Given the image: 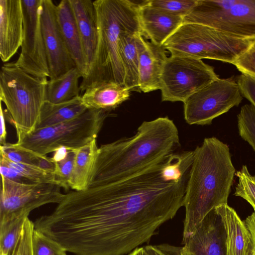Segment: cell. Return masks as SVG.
<instances>
[{
	"instance_id": "6da1fadb",
	"label": "cell",
	"mask_w": 255,
	"mask_h": 255,
	"mask_svg": "<svg viewBox=\"0 0 255 255\" xmlns=\"http://www.w3.org/2000/svg\"><path fill=\"white\" fill-rule=\"evenodd\" d=\"M169 155L115 181L91 175L86 189L64 194L40 218L41 231L75 255H124L148 243L184 204L189 175L166 179Z\"/></svg>"
},
{
	"instance_id": "7a4b0ae2",
	"label": "cell",
	"mask_w": 255,
	"mask_h": 255,
	"mask_svg": "<svg viewBox=\"0 0 255 255\" xmlns=\"http://www.w3.org/2000/svg\"><path fill=\"white\" fill-rule=\"evenodd\" d=\"M179 146L172 120L159 117L144 121L133 136L99 147L91 175L106 182L119 180L160 161Z\"/></svg>"
},
{
	"instance_id": "3957f363",
	"label": "cell",
	"mask_w": 255,
	"mask_h": 255,
	"mask_svg": "<svg viewBox=\"0 0 255 255\" xmlns=\"http://www.w3.org/2000/svg\"><path fill=\"white\" fill-rule=\"evenodd\" d=\"M193 153L184 199L182 242L208 214L228 204L236 173L228 145L217 137L204 138Z\"/></svg>"
},
{
	"instance_id": "277c9868",
	"label": "cell",
	"mask_w": 255,
	"mask_h": 255,
	"mask_svg": "<svg viewBox=\"0 0 255 255\" xmlns=\"http://www.w3.org/2000/svg\"><path fill=\"white\" fill-rule=\"evenodd\" d=\"M93 3L97 17V44L87 75L82 78L81 92L104 83L125 86L124 38L128 34L141 33L139 0H96Z\"/></svg>"
},
{
	"instance_id": "5b68a950",
	"label": "cell",
	"mask_w": 255,
	"mask_h": 255,
	"mask_svg": "<svg viewBox=\"0 0 255 255\" xmlns=\"http://www.w3.org/2000/svg\"><path fill=\"white\" fill-rule=\"evenodd\" d=\"M255 42V39L241 38L205 25L185 23L162 46L171 55L232 64Z\"/></svg>"
},
{
	"instance_id": "8992f818",
	"label": "cell",
	"mask_w": 255,
	"mask_h": 255,
	"mask_svg": "<svg viewBox=\"0 0 255 255\" xmlns=\"http://www.w3.org/2000/svg\"><path fill=\"white\" fill-rule=\"evenodd\" d=\"M47 77L33 76L13 62L4 64L0 72V100L18 134L35 129L45 101Z\"/></svg>"
},
{
	"instance_id": "52a82bcc",
	"label": "cell",
	"mask_w": 255,
	"mask_h": 255,
	"mask_svg": "<svg viewBox=\"0 0 255 255\" xmlns=\"http://www.w3.org/2000/svg\"><path fill=\"white\" fill-rule=\"evenodd\" d=\"M110 112L88 109L69 121L28 134H18L16 144L40 155L61 148L77 149L96 139Z\"/></svg>"
},
{
	"instance_id": "ba28073f",
	"label": "cell",
	"mask_w": 255,
	"mask_h": 255,
	"mask_svg": "<svg viewBox=\"0 0 255 255\" xmlns=\"http://www.w3.org/2000/svg\"><path fill=\"white\" fill-rule=\"evenodd\" d=\"M205 25L255 40V0H197L183 23Z\"/></svg>"
},
{
	"instance_id": "9c48e42d",
	"label": "cell",
	"mask_w": 255,
	"mask_h": 255,
	"mask_svg": "<svg viewBox=\"0 0 255 255\" xmlns=\"http://www.w3.org/2000/svg\"><path fill=\"white\" fill-rule=\"evenodd\" d=\"M219 78L214 68L201 59L171 55L164 63L160 89L162 102H182Z\"/></svg>"
},
{
	"instance_id": "30bf717a",
	"label": "cell",
	"mask_w": 255,
	"mask_h": 255,
	"mask_svg": "<svg viewBox=\"0 0 255 255\" xmlns=\"http://www.w3.org/2000/svg\"><path fill=\"white\" fill-rule=\"evenodd\" d=\"M242 100L237 81L232 78H219L183 102L184 119L189 125H210L215 118L238 106Z\"/></svg>"
},
{
	"instance_id": "8fae6325",
	"label": "cell",
	"mask_w": 255,
	"mask_h": 255,
	"mask_svg": "<svg viewBox=\"0 0 255 255\" xmlns=\"http://www.w3.org/2000/svg\"><path fill=\"white\" fill-rule=\"evenodd\" d=\"M56 184L22 183L1 177L0 224L19 217H28L43 205L59 203L64 194Z\"/></svg>"
},
{
	"instance_id": "7c38bea8",
	"label": "cell",
	"mask_w": 255,
	"mask_h": 255,
	"mask_svg": "<svg viewBox=\"0 0 255 255\" xmlns=\"http://www.w3.org/2000/svg\"><path fill=\"white\" fill-rule=\"evenodd\" d=\"M21 0L23 37L20 53L14 64L33 76L49 77L41 25L42 0Z\"/></svg>"
},
{
	"instance_id": "4fadbf2b",
	"label": "cell",
	"mask_w": 255,
	"mask_h": 255,
	"mask_svg": "<svg viewBox=\"0 0 255 255\" xmlns=\"http://www.w3.org/2000/svg\"><path fill=\"white\" fill-rule=\"evenodd\" d=\"M41 25L45 44L49 79H54L76 67L61 34L57 18V5L42 0Z\"/></svg>"
},
{
	"instance_id": "5bb4252c",
	"label": "cell",
	"mask_w": 255,
	"mask_h": 255,
	"mask_svg": "<svg viewBox=\"0 0 255 255\" xmlns=\"http://www.w3.org/2000/svg\"><path fill=\"white\" fill-rule=\"evenodd\" d=\"M182 243V255H226L225 230L215 209Z\"/></svg>"
},
{
	"instance_id": "9a60e30c",
	"label": "cell",
	"mask_w": 255,
	"mask_h": 255,
	"mask_svg": "<svg viewBox=\"0 0 255 255\" xmlns=\"http://www.w3.org/2000/svg\"><path fill=\"white\" fill-rule=\"evenodd\" d=\"M23 15L21 0H0V56L9 61L21 46Z\"/></svg>"
},
{
	"instance_id": "2e32d148",
	"label": "cell",
	"mask_w": 255,
	"mask_h": 255,
	"mask_svg": "<svg viewBox=\"0 0 255 255\" xmlns=\"http://www.w3.org/2000/svg\"><path fill=\"white\" fill-rule=\"evenodd\" d=\"M139 58V86L144 93L160 89V77L164 63L167 58L166 50L148 42L141 32L135 35Z\"/></svg>"
},
{
	"instance_id": "e0dca14e",
	"label": "cell",
	"mask_w": 255,
	"mask_h": 255,
	"mask_svg": "<svg viewBox=\"0 0 255 255\" xmlns=\"http://www.w3.org/2000/svg\"><path fill=\"white\" fill-rule=\"evenodd\" d=\"M138 16L143 37L162 46L182 24L184 17L150 7L139 0Z\"/></svg>"
},
{
	"instance_id": "ac0fdd59",
	"label": "cell",
	"mask_w": 255,
	"mask_h": 255,
	"mask_svg": "<svg viewBox=\"0 0 255 255\" xmlns=\"http://www.w3.org/2000/svg\"><path fill=\"white\" fill-rule=\"evenodd\" d=\"M215 210L224 228L226 255H250L252 239L245 221L228 204L219 206Z\"/></svg>"
},
{
	"instance_id": "d6986e66",
	"label": "cell",
	"mask_w": 255,
	"mask_h": 255,
	"mask_svg": "<svg viewBox=\"0 0 255 255\" xmlns=\"http://www.w3.org/2000/svg\"><path fill=\"white\" fill-rule=\"evenodd\" d=\"M69 0L76 21L88 72L94 58L98 40L95 6L93 1L91 0Z\"/></svg>"
},
{
	"instance_id": "ffe728a7",
	"label": "cell",
	"mask_w": 255,
	"mask_h": 255,
	"mask_svg": "<svg viewBox=\"0 0 255 255\" xmlns=\"http://www.w3.org/2000/svg\"><path fill=\"white\" fill-rule=\"evenodd\" d=\"M59 27L69 53L83 77L87 73L76 21L69 0L57 5Z\"/></svg>"
},
{
	"instance_id": "44dd1931",
	"label": "cell",
	"mask_w": 255,
	"mask_h": 255,
	"mask_svg": "<svg viewBox=\"0 0 255 255\" xmlns=\"http://www.w3.org/2000/svg\"><path fill=\"white\" fill-rule=\"evenodd\" d=\"M130 90L125 86L115 83H104L87 89L81 96L87 109L111 111L128 100Z\"/></svg>"
},
{
	"instance_id": "7402d4cb",
	"label": "cell",
	"mask_w": 255,
	"mask_h": 255,
	"mask_svg": "<svg viewBox=\"0 0 255 255\" xmlns=\"http://www.w3.org/2000/svg\"><path fill=\"white\" fill-rule=\"evenodd\" d=\"M80 95L60 103L45 101L42 106L35 129L53 126L74 119L87 110Z\"/></svg>"
},
{
	"instance_id": "603a6c76",
	"label": "cell",
	"mask_w": 255,
	"mask_h": 255,
	"mask_svg": "<svg viewBox=\"0 0 255 255\" xmlns=\"http://www.w3.org/2000/svg\"><path fill=\"white\" fill-rule=\"evenodd\" d=\"M98 148L96 139L75 150L73 172L69 182V187L73 190L82 191L88 187Z\"/></svg>"
},
{
	"instance_id": "cb8c5ba5",
	"label": "cell",
	"mask_w": 255,
	"mask_h": 255,
	"mask_svg": "<svg viewBox=\"0 0 255 255\" xmlns=\"http://www.w3.org/2000/svg\"><path fill=\"white\" fill-rule=\"evenodd\" d=\"M83 76L76 67L54 79L48 80L45 101L57 104L70 101L80 96L79 79Z\"/></svg>"
},
{
	"instance_id": "d4e9b609",
	"label": "cell",
	"mask_w": 255,
	"mask_h": 255,
	"mask_svg": "<svg viewBox=\"0 0 255 255\" xmlns=\"http://www.w3.org/2000/svg\"><path fill=\"white\" fill-rule=\"evenodd\" d=\"M135 34H128L124 40L123 62L125 72V85L130 92H140L139 86V58Z\"/></svg>"
},
{
	"instance_id": "484cf974",
	"label": "cell",
	"mask_w": 255,
	"mask_h": 255,
	"mask_svg": "<svg viewBox=\"0 0 255 255\" xmlns=\"http://www.w3.org/2000/svg\"><path fill=\"white\" fill-rule=\"evenodd\" d=\"M0 154V163L7 166L30 183L56 184L59 186L54 171L35 165L15 163L3 154Z\"/></svg>"
},
{
	"instance_id": "4316f807",
	"label": "cell",
	"mask_w": 255,
	"mask_h": 255,
	"mask_svg": "<svg viewBox=\"0 0 255 255\" xmlns=\"http://www.w3.org/2000/svg\"><path fill=\"white\" fill-rule=\"evenodd\" d=\"M27 217H19L0 224V255H7L14 247Z\"/></svg>"
},
{
	"instance_id": "83f0119b",
	"label": "cell",
	"mask_w": 255,
	"mask_h": 255,
	"mask_svg": "<svg viewBox=\"0 0 255 255\" xmlns=\"http://www.w3.org/2000/svg\"><path fill=\"white\" fill-rule=\"evenodd\" d=\"M237 121L240 136L255 152V107L252 104L243 106L238 115Z\"/></svg>"
},
{
	"instance_id": "f1b7e54d",
	"label": "cell",
	"mask_w": 255,
	"mask_h": 255,
	"mask_svg": "<svg viewBox=\"0 0 255 255\" xmlns=\"http://www.w3.org/2000/svg\"><path fill=\"white\" fill-rule=\"evenodd\" d=\"M0 154L15 163L35 165L40 167L41 162L46 155H40L15 143H6L0 145Z\"/></svg>"
},
{
	"instance_id": "f546056e",
	"label": "cell",
	"mask_w": 255,
	"mask_h": 255,
	"mask_svg": "<svg viewBox=\"0 0 255 255\" xmlns=\"http://www.w3.org/2000/svg\"><path fill=\"white\" fill-rule=\"evenodd\" d=\"M235 175L238 178V182L234 195L246 200L255 212V176L250 173L246 165H243Z\"/></svg>"
},
{
	"instance_id": "4dcf8cb0",
	"label": "cell",
	"mask_w": 255,
	"mask_h": 255,
	"mask_svg": "<svg viewBox=\"0 0 255 255\" xmlns=\"http://www.w3.org/2000/svg\"><path fill=\"white\" fill-rule=\"evenodd\" d=\"M197 0H146L144 3L152 8L185 17L196 4Z\"/></svg>"
},
{
	"instance_id": "1f68e13d",
	"label": "cell",
	"mask_w": 255,
	"mask_h": 255,
	"mask_svg": "<svg viewBox=\"0 0 255 255\" xmlns=\"http://www.w3.org/2000/svg\"><path fill=\"white\" fill-rule=\"evenodd\" d=\"M33 255H66V251L57 242L34 230L32 238Z\"/></svg>"
},
{
	"instance_id": "d6a6232c",
	"label": "cell",
	"mask_w": 255,
	"mask_h": 255,
	"mask_svg": "<svg viewBox=\"0 0 255 255\" xmlns=\"http://www.w3.org/2000/svg\"><path fill=\"white\" fill-rule=\"evenodd\" d=\"M75 150H67L65 155L62 158L54 160V173L59 186L65 190L69 189V182L73 172Z\"/></svg>"
},
{
	"instance_id": "836d02e7",
	"label": "cell",
	"mask_w": 255,
	"mask_h": 255,
	"mask_svg": "<svg viewBox=\"0 0 255 255\" xmlns=\"http://www.w3.org/2000/svg\"><path fill=\"white\" fill-rule=\"evenodd\" d=\"M34 230V223L27 217L17 243L7 255H33L32 238Z\"/></svg>"
},
{
	"instance_id": "e575fe53",
	"label": "cell",
	"mask_w": 255,
	"mask_h": 255,
	"mask_svg": "<svg viewBox=\"0 0 255 255\" xmlns=\"http://www.w3.org/2000/svg\"><path fill=\"white\" fill-rule=\"evenodd\" d=\"M242 74L255 77V46L243 53L233 64Z\"/></svg>"
},
{
	"instance_id": "d590c367",
	"label": "cell",
	"mask_w": 255,
	"mask_h": 255,
	"mask_svg": "<svg viewBox=\"0 0 255 255\" xmlns=\"http://www.w3.org/2000/svg\"><path fill=\"white\" fill-rule=\"evenodd\" d=\"M243 97L255 107V77L241 74L236 81Z\"/></svg>"
},
{
	"instance_id": "8d00e7d4",
	"label": "cell",
	"mask_w": 255,
	"mask_h": 255,
	"mask_svg": "<svg viewBox=\"0 0 255 255\" xmlns=\"http://www.w3.org/2000/svg\"><path fill=\"white\" fill-rule=\"evenodd\" d=\"M144 248L149 255H182V247L168 244L147 245Z\"/></svg>"
},
{
	"instance_id": "74e56055",
	"label": "cell",
	"mask_w": 255,
	"mask_h": 255,
	"mask_svg": "<svg viewBox=\"0 0 255 255\" xmlns=\"http://www.w3.org/2000/svg\"><path fill=\"white\" fill-rule=\"evenodd\" d=\"M0 170L1 177L10 180L22 183H31L27 180L18 175L13 170L7 166L0 163Z\"/></svg>"
},
{
	"instance_id": "f35d334b",
	"label": "cell",
	"mask_w": 255,
	"mask_h": 255,
	"mask_svg": "<svg viewBox=\"0 0 255 255\" xmlns=\"http://www.w3.org/2000/svg\"><path fill=\"white\" fill-rule=\"evenodd\" d=\"M245 222L252 236L253 247L250 255H255V212L249 216Z\"/></svg>"
},
{
	"instance_id": "ab89813d",
	"label": "cell",
	"mask_w": 255,
	"mask_h": 255,
	"mask_svg": "<svg viewBox=\"0 0 255 255\" xmlns=\"http://www.w3.org/2000/svg\"><path fill=\"white\" fill-rule=\"evenodd\" d=\"M0 145L5 144L6 142V138L7 132L6 130L4 112L3 110L1 104H0Z\"/></svg>"
},
{
	"instance_id": "60d3db41",
	"label": "cell",
	"mask_w": 255,
	"mask_h": 255,
	"mask_svg": "<svg viewBox=\"0 0 255 255\" xmlns=\"http://www.w3.org/2000/svg\"><path fill=\"white\" fill-rule=\"evenodd\" d=\"M128 255H149L144 247H137L128 254Z\"/></svg>"
},
{
	"instance_id": "b9f144b4",
	"label": "cell",
	"mask_w": 255,
	"mask_h": 255,
	"mask_svg": "<svg viewBox=\"0 0 255 255\" xmlns=\"http://www.w3.org/2000/svg\"><path fill=\"white\" fill-rule=\"evenodd\" d=\"M254 46H255V42L253 44Z\"/></svg>"
},
{
	"instance_id": "7bdbcfd3",
	"label": "cell",
	"mask_w": 255,
	"mask_h": 255,
	"mask_svg": "<svg viewBox=\"0 0 255 255\" xmlns=\"http://www.w3.org/2000/svg\"></svg>"
}]
</instances>
